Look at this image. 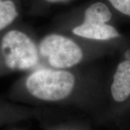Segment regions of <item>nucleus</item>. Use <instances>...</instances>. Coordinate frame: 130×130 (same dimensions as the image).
Wrapping results in <instances>:
<instances>
[{
    "instance_id": "nucleus-8",
    "label": "nucleus",
    "mask_w": 130,
    "mask_h": 130,
    "mask_svg": "<svg viewBox=\"0 0 130 130\" xmlns=\"http://www.w3.org/2000/svg\"><path fill=\"white\" fill-rule=\"evenodd\" d=\"M108 5L119 13L130 18V0H106Z\"/></svg>"
},
{
    "instance_id": "nucleus-4",
    "label": "nucleus",
    "mask_w": 130,
    "mask_h": 130,
    "mask_svg": "<svg viewBox=\"0 0 130 130\" xmlns=\"http://www.w3.org/2000/svg\"><path fill=\"white\" fill-rule=\"evenodd\" d=\"M59 30L90 41L113 45L121 38V33L112 23L64 21L59 25Z\"/></svg>"
},
{
    "instance_id": "nucleus-6",
    "label": "nucleus",
    "mask_w": 130,
    "mask_h": 130,
    "mask_svg": "<svg viewBox=\"0 0 130 130\" xmlns=\"http://www.w3.org/2000/svg\"><path fill=\"white\" fill-rule=\"evenodd\" d=\"M113 17V14L110 5L103 2H95L87 6L79 13L74 14L72 19H67L65 21H85L111 23Z\"/></svg>"
},
{
    "instance_id": "nucleus-1",
    "label": "nucleus",
    "mask_w": 130,
    "mask_h": 130,
    "mask_svg": "<svg viewBox=\"0 0 130 130\" xmlns=\"http://www.w3.org/2000/svg\"><path fill=\"white\" fill-rule=\"evenodd\" d=\"M88 65L72 69L41 65L24 73L14 82L12 91L38 101L59 103L106 90V76Z\"/></svg>"
},
{
    "instance_id": "nucleus-9",
    "label": "nucleus",
    "mask_w": 130,
    "mask_h": 130,
    "mask_svg": "<svg viewBox=\"0 0 130 130\" xmlns=\"http://www.w3.org/2000/svg\"><path fill=\"white\" fill-rule=\"evenodd\" d=\"M43 1L46 2V3H49V4H57V3L65 2L69 0H43Z\"/></svg>"
},
{
    "instance_id": "nucleus-3",
    "label": "nucleus",
    "mask_w": 130,
    "mask_h": 130,
    "mask_svg": "<svg viewBox=\"0 0 130 130\" xmlns=\"http://www.w3.org/2000/svg\"><path fill=\"white\" fill-rule=\"evenodd\" d=\"M34 34L20 23L0 35V76L28 72L41 66Z\"/></svg>"
},
{
    "instance_id": "nucleus-5",
    "label": "nucleus",
    "mask_w": 130,
    "mask_h": 130,
    "mask_svg": "<svg viewBox=\"0 0 130 130\" xmlns=\"http://www.w3.org/2000/svg\"><path fill=\"white\" fill-rule=\"evenodd\" d=\"M127 50L126 59L120 61L110 78L108 90L111 99L121 103L130 98V54Z\"/></svg>"
},
{
    "instance_id": "nucleus-7",
    "label": "nucleus",
    "mask_w": 130,
    "mask_h": 130,
    "mask_svg": "<svg viewBox=\"0 0 130 130\" xmlns=\"http://www.w3.org/2000/svg\"><path fill=\"white\" fill-rule=\"evenodd\" d=\"M20 15L16 0H0V35L18 23Z\"/></svg>"
},
{
    "instance_id": "nucleus-2",
    "label": "nucleus",
    "mask_w": 130,
    "mask_h": 130,
    "mask_svg": "<svg viewBox=\"0 0 130 130\" xmlns=\"http://www.w3.org/2000/svg\"><path fill=\"white\" fill-rule=\"evenodd\" d=\"M38 43L42 65L56 69L88 65L106 56L114 46L85 40L59 30L44 35Z\"/></svg>"
}]
</instances>
